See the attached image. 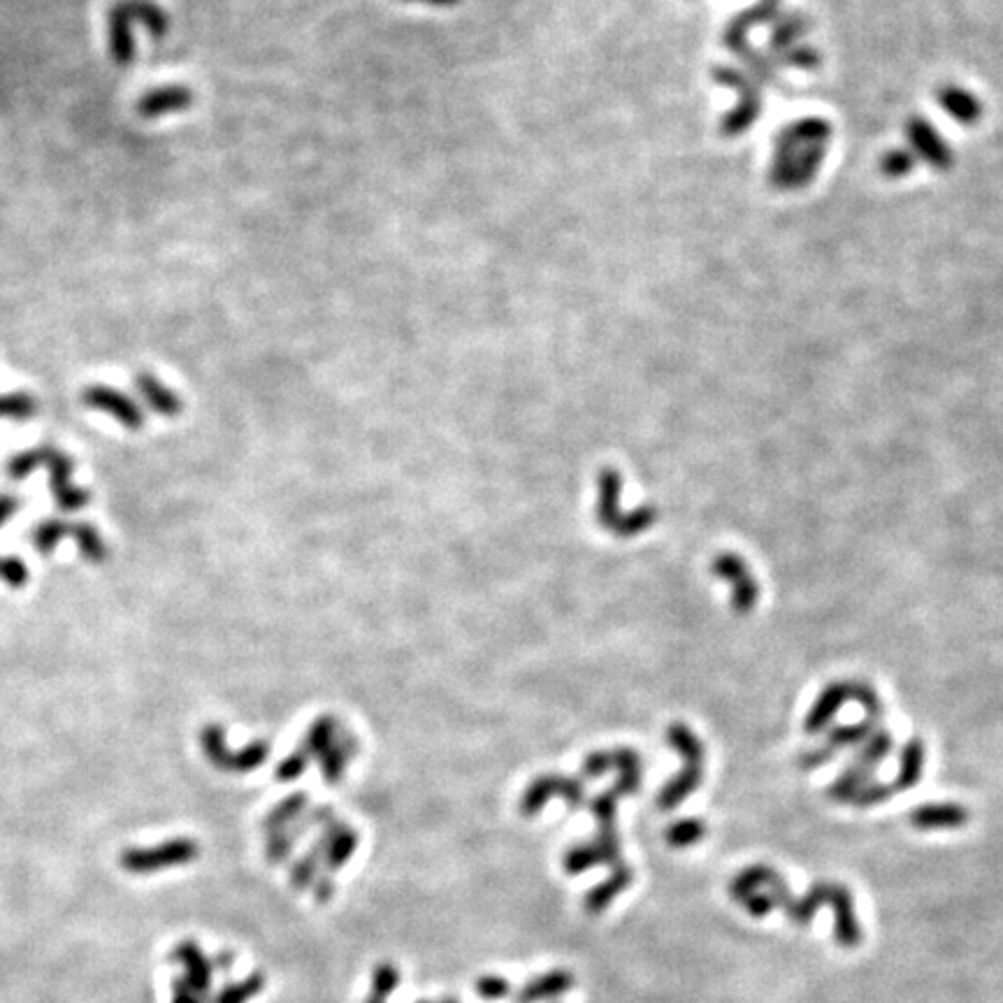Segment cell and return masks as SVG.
Listing matches in <instances>:
<instances>
[{
  "mask_svg": "<svg viewBox=\"0 0 1003 1003\" xmlns=\"http://www.w3.org/2000/svg\"><path fill=\"white\" fill-rule=\"evenodd\" d=\"M746 883H748V887H753V890H757V887H762V885H769L771 887L769 894H771V899H774V904L785 908L788 918L799 927H806L808 922L813 920L815 911H818L822 904H827L829 901V904H832V908H834L836 941H839L843 948H848V950L855 948V945H860L862 929H860V922H857V915H855L853 897H850V892L846 890V887L832 885V883H820V885H813L802 899H792L790 890L785 887L783 880L778 878V873H774L771 869H762V867L748 869Z\"/></svg>",
  "mask_w": 1003,
  "mask_h": 1003,
  "instance_id": "6da1fadb",
  "label": "cell"
},
{
  "mask_svg": "<svg viewBox=\"0 0 1003 1003\" xmlns=\"http://www.w3.org/2000/svg\"><path fill=\"white\" fill-rule=\"evenodd\" d=\"M38 467H47L52 472V493L63 511H79L89 504V493L70 483L72 467H75L72 460L66 453L52 449V446H38V449L19 453L17 458L10 460L7 472L12 479H24Z\"/></svg>",
  "mask_w": 1003,
  "mask_h": 1003,
  "instance_id": "7a4b0ae2",
  "label": "cell"
},
{
  "mask_svg": "<svg viewBox=\"0 0 1003 1003\" xmlns=\"http://www.w3.org/2000/svg\"><path fill=\"white\" fill-rule=\"evenodd\" d=\"M200 855L198 843L193 839H172L154 848H133L121 853L119 864L128 873L144 876V873H154L170 867H182V864L196 862Z\"/></svg>",
  "mask_w": 1003,
  "mask_h": 1003,
  "instance_id": "3957f363",
  "label": "cell"
},
{
  "mask_svg": "<svg viewBox=\"0 0 1003 1003\" xmlns=\"http://www.w3.org/2000/svg\"><path fill=\"white\" fill-rule=\"evenodd\" d=\"M82 402L86 407L105 411L112 418L124 425L128 430H140L144 425V414L137 404L128 398L126 393L117 391V388L96 384V386H86L82 391Z\"/></svg>",
  "mask_w": 1003,
  "mask_h": 1003,
  "instance_id": "277c9868",
  "label": "cell"
},
{
  "mask_svg": "<svg viewBox=\"0 0 1003 1003\" xmlns=\"http://www.w3.org/2000/svg\"><path fill=\"white\" fill-rule=\"evenodd\" d=\"M193 103H196V96H193L189 86L165 84L144 93V96L137 100L135 107L142 119H161L168 117V114L189 110Z\"/></svg>",
  "mask_w": 1003,
  "mask_h": 1003,
  "instance_id": "5b68a950",
  "label": "cell"
},
{
  "mask_svg": "<svg viewBox=\"0 0 1003 1003\" xmlns=\"http://www.w3.org/2000/svg\"><path fill=\"white\" fill-rule=\"evenodd\" d=\"M172 959L184 966V980L191 985V990L196 992L202 1001H207L209 992H212V978H214L212 959H209L205 952L200 950V945L193 941L179 943L175 952H172Z\"/></svg>",
  "mask_w": 1003,
  "mask_h": 1003,
  "instance_id": "8992f818",
  "label": "cell"
},
{
  "mask_svg": "<svg viewBox=\"0 0 1003 1003\" xmlns=\"http://www.w3.org/2000/svg\"><path fill=\"white\" fill-rule=\"evenodd\" d=\"M133 19L128 17L124 5L117 3L107 12V47H110L112 61L119 68H131L135 63V35Z\"/></svg>",
  "mask_w": 1003,
  "mask_h": 1003,
  "instance_id": "52a82bcc",
  "label": "cell"
},
{
  "mask_svg": "<svg viewBox=\"0 0 1003 1003\" xmlns=\"http://www.w3.org/2000/svg\"><path fill=\"white\" fill-rule=\"evenodd\" d=\"M574 987V976L565 969H555L548 971L544 976H539L535 980H530L528 985L523 987L521 994H518V1003H539V1001H551L558 999L562 994H567Z\"/></svg>",
  "mask_w": 1003,
  "mask_h": 1003,
  "instance_id": "ba28073f",
  "label": "cell"
},
{
  "mask_svg": "<svg viewBox=\"0 0 1003 1003\" xmlns=\"http://www.w3.org/2000/svg\"><path fill=\"white\" fill-rule=\"evenodd\" d=\"M135 386L144 398V402H147L149 407L156 411V414L170 416V418L182 414V400H179V395L175 391H170V388L165 384H161V381H158L154 374L140 372L135 377Z\"/></svg>",
  "mask_w": 1003,
  "mask_h": 1003,
  "instance_id": "9c48e42d",
  "label": "cell"
},
{
  "mask_svg": "<svg viewBox=\"0 0 1003 1003\" xmlns=\"http://www.w3.org/2000/svg\"><path fill=\"white\" fill-rule=\"evenodd\" d=\"M326 836V855H323V864H326V871L333 876L337 869H342L346 862L351 860V855L356 853L358 848V834L353 829L344 825H330Z\"/></svg>",
  "mask_w": 1003,
  "mask_h": 1003,
  "instance_id": "30bf717a",
  "label": "cell"
},
{
  "mask_svg": "<svg viewBox=\"0 0 1003 1003\" xmlns=\"http://www.w3.org/2000/svg\"><path fill=\"white\" fill-rule=\"evenodd\" d=\"M632 880H634L632 869L620 867L618 864L616 871H613L611 876L604 880V883L593 887V890L586 894V901H583V904H586V911L590 915H602L606 908L613 904V899H616L618 894L632 883Z\"/></svg>",
  "mask_w": 1003,
  "mask_h": 1003,
  "instance_id": "8fae6325",
  "label": "cell"
},
{
  "mask_svg": "<svg viewBox=\"0 0 1003 1003\" xmlns=\"http://www.w3.org/2000/svg\"><path fill=\"white\" fill-rule=\"evenodd\" d=\"M119 3L124 5V10L128 17L133 19V24H142L154 40H161L170 33V17L163 12V7H158L154 3V0H119Z\"/></svg>",
  "mask_w": 1003,
  "mask_h": 1003,
  "instance_id": "7c38bea8",
  "label": "cell"
},
{
  "mask_svg": "<svg viewBox=\"0 0 1003 1003\" xmlns=\"http://www.w3.org/2000/svg\"><path fill=\"white\" fill-rule=\"evenodd\" d=\"M17 507H19L17 497L0 495V525H3L7 518L14 514V511H17ZM0 579H3L5 583H10L12 588L26 586L28 567L19 558H0Z\"/></svg>",
  "mask_w": 1003,
  "mask_h": 1003,
  "instance_id": "4fadbf2b",
  "label": "cell"
},
{
  "mask_svg": "<svg viewBox=\"0 0 1003 1003\" xmlns=\"http://www.w3.org/2000/svg\"><path fill=\"white\" fill-rule=\"evenodd\" d=\"M70 535L79 546V553H82L89 562H93V565H103L107 560V546L93 525L89 523L70 525Z\"/></svg>",
  "mask_w": 1003,
  "mask_h": 1003,
  "instance_id": "5bb4252c",
  "label": "cell"
},
{
  "mask_svg": "<svg viewBox=\"0 0 1003 1003\" xmlns=\"http://www.w3.org/2000/svg\"><path fill=\"white\" fill-rule=\"evenodd\" d=\"M323 855H326V836L316 843V846L309 850V853L302 857V860H298V864H295L293 871H291V885L295 887V890H305V887H309L316 880V876H319V867H321V862H323Z\"/></svg>",
  "mask_w": 1003,
  "mask_h": 1003,
  "instance_id": "9a60e30c",
  "label": "cell"
},
{
  "mask_svg": "<svg viewBox=\"0 0 1003 1003\" xmlns=\"http://www.w3.org/2000/svg\"><path fill=\"white\" fill-rule=\"evenodd\" d=\"M263 990H265L263 973H251V976L240 980V983H230L228 987H223V990L212 999V1003H249Z\"/></svg>",
  "mask_w": 1003,
  "mask_h": 1003,
  "instance_id": "2e32d148",
  "label": "cell"
},
{
  "mask_svg": "<svg viewBox=\"0 0 1003 1003\" xmlns=\"http://www.w3.org/2000/svg\"><path fill=\"white\" fill-rule=\"evenodd\" d=\"M68 535H70V525L66 521L47 518V521H42L38 528L31 532V541L42 555H49Z\"/></svg>",
  "mask_w": 1003,
  "mask_h": 1003,
  "instance_id": "e0dca14e",
  "label": "cell"
},
{
  "mask_svg": "<svg viewBox=\"0 0 1003 1003\" xmlns=\"http://www.w3.org/2000/svg\"><path fill=\"white\" fill-rule=\"evenodd\" d=\"M307 806V795L305 792H300V795H293V797H288L286 802H281L274 811L265 818L263 822V829L268 834L272 832H279V829H286L291 822H295V818L302 813V808Z\"/></svg>",
  "mask_w": 1003,
  "mask_h": 1003,
  "instance_id": "ac0fdd59",
  "label": "cell"
},
{
  "mask_svg": "<svg viewBox=\"0 0 1003 1003\" xmlns=\"http://www.w3.org/2000/svg\"><path fill=\"white\" fill-rule=\"evenodd\" d=\"M38 411V402L33 395L24 391H14L0 395V418H14V421H26Z\"/></svg>",
  "mask_w": 1003,
  "mask_h": 1003,
  "instance_id": "d6986e66",
  "label": "cell"
},
{
  "mask_svg": "<svg viewBox=\"0 0 1003 1003\" xmlns=\"http://www.w3.org/2000/svg\"><path fill=\"white\" fill-rule=\"evenodd\" d=\"M913 822L918 827H955L964 822V813L955 806H941V808H922V811L915 813Z\"/></svg>",
  "mask_w": 1003,
  "mask_h": 1003,
  "instance_id": "ffe728a7",
  "label": "cell"
},
{
  "mask_svg": "<svg viewBox=\"0 0 1003 1003\" xmlns=\"http://www.w3.org/2000/svg\"><path fill=\"white\" fill-rule=\"evenodd\" d=\"M553 792H558V783H555L553 778H541V781L532 783L521 802V811L525 818H532V815L539 813L548 799H551Z\"/></svg>",
  "mask_w": 1003,
  "mask_h": 1003,
  "instance_id": "44dd1931",
  "label": "cell"
},
{
  "mask_svg": "<svg viewBox=\"0 0 1003 1003\" xmlns=\"http://www.w3.org/2000/svg\"><path fill=\"white\" fill-rule=\"evenodd\" d=\"M400 985V971L395 964L381 962L372 973V997L377 999H388L391 994L398 990Z\"/></svg>",
  "mask_w": 1003,
  "mask_h": 1003,
  "instance_id": "7402d4cb",
  "label": "cell"
},
{
  "mask_svg": "<svg viewBox=\"0 0 1003 1003\" xmlns=\"http://www.w3.org/2000/svg\"><path fill=\"white\" fill-rule=\"evenodd\" d=\"M562 864H565V871L569 873V876H576V873H583V871L597 867V864H602V857H600V850H597L595 846H579V848L569 850V853L565 855V862Z\"/></svg>",
  "mask_w": 1003,
  "mask_h": 1003,
  "instance_id": "603a6c76",
  "label": "cell"
},
{
  "mask_svg": "<svg viewBox=\"0 0 1003 1003\" xmlns=\"http://www.w3.org/2000/svg\"><path fill=\"white\" fill-rule=\"evenodd\" d=\"M474 992L486 1001H497L511 994V983L502 976H481L474 983Z\"/></svg>",
  "mask_w": 1003,
  "mask_h": 1003,
  "instance_id": "cb8c5ba5",
  "label": "cell"
},
{
  "mask_svg": "<svg viewBox=\"0 0 1003 1003\" xmlns=\"http://www.w3.org/2000/svg\"><path fill=\"white\" fill-rule=\"evenodd\" d=\"M295 846V841L288 836L286 829H279V832H272L270 834V841H268V862L270 864H284L288 860V855H291V850Z\"/></svg>",
  "mask_w": 1003,
  "mask_h": 1003,
  "instance_id": "d4e9b609",
  "label": "cell"
},
{
  "mask_svg": "<svg viewBox=\"0 0 1003 1003\" xmlns=\"http://www.w3.org/2000/svg\"><path fill=\"white\" fill-rule=\"evenodd\" d=\"M702 832H704V827L699 825V822H695V820L678 822V825L669 832V841L674 843V846L683 848V846H690V843H695V841L702 839Z\"/></svg>",
  "mask_w": 1003,
  "mask_h": 1003,
  "instance_id": "484cf974",
  "label": "cell"
},
{
  "mask_svg": "<svg viewBox=\"0 0 1003 1003\" xmlns=\"http://www.w3.org/2000/svg\"><path fill=\"white\" fill-rule=\"evenodd\" d=\"M330 734H333V725H330L328 718L314 723L312 732H309V739H307L309 748H312L314 753H323V750H326L328 743H330Z\"/></svg>",
  "mask_w": 1003,
  "mask_h": 1003,
  "instance_id": "4316f807",
  "label": "cell"
},
{
  "mask_svg": "<svg viewBox=\"0 0 1003 1003\" xmlns=\"http://www.w3.org/2000/svg\"><path fill=\"white\" fill-rule=\"evenodd\" d=\"M305 769H307V755L295 753L277 769V776L281 778V781H293V778L300 776Z\"/></svg>",
  "mask_w": 1003,
  "mask_h": 1003,
  "instance_id": "83f0119b",
  "label": "cell"
},
{
  "mask_svg": "<svg viewBox=\"0 0 1003 1003\" xmlns=\"http://www.w3.org/2000/svg\"><path fill=\"white\" fill-rule=\"evenodd\" d=\"M312 885H314V899L319 901V904H328V901L335 897V880L330 873H319Z\"/></svg>",
  "mask_w": 1003,
  "mask_h": 1003,
  "instance_id": "f1b7e54d",
  "label": "cell"
},
{
  "mask_svg": "<svg viewBox=\"0 0 1003 1003\" xmlns=\"http://www.w3.org/2000/svg\"><path fill=\"white\" fill-rule=\"evenodd\" d=\"M172 1003H205L184 978L172 980Z\"/></svg>",
  "mask_w": 1003,
  "mask_h": 1003,
  "instance_id": "f546056e",
  "label": "cell"
},
{
  "mask_svg": "<svg viewBox=\"0 0 1003 1003\" xmlns=\"http://www.w3.org/2000/svg\"><path fill=\"white\" fill-rule=\"evenodd\" d=\"M233 962H235V955H233V952H230V950H223V952H219V955H216V957L212 959V966H214V971H223V973H228L230 969H233Z\"/></svg>",
  "mask_w": 1003,
  "mask_h": 1003,
  "instance_id": "4dcf8cb0",
  "label": "cell"
},
{
  "mask_svg": "<svg viewBox=\"0 0 1003 1003\" xmlns=\"http://www.w3.org/2000/svg\"><path fill=\"white\" fill-rule=\"evenodd\" d=\"M404 3H423V5H435V7H451V5H458L460 0H404Z\"/></svg>",
  "mask_w": 1003,
  "mask_h": 1003,
  "instance_id": "1f68e13d",
  "label": "cell"
},
{
  "mask_svg": "<svg viewBox=\"0 0 1003 1003\" xmlns=\"http://www.w3.org/2000/svg\"><path fill=\"white\" fill-rule=\"evenodd\" d=\"M437 1003H460L456 997H449V999H442V1001H437Z\"/></svg>",
  "mask_w": 1003,
  "mask_h": 1003,
  "instance_id": "d6a6232c",
  "label": "cell"
},
{
  "mask_svg": "<svg viewBox=\"0 0 1003 1003\" xmlns=\"http://www.w3.org/2000/svg\"><path fill=\"white\" fill-rule=\"evenodd\" d=\"M365 1003H384V999H377V997H370Z\"/></svg>",
  "mask_w": 1003,
  "mask_h": 1003,
  "instance_id": "836d02e7",
  "label": "cell"
},
{
  "mask_svg": "<svg viewBox=\"0 0 1003 1003\" xmlns=\"http://www.w3.org/2000/svg\"><path fill=\"white\" fill-rule=\"evenodd\" d=\"M416 1003H437V1001H416Z\"/></svg>",
  "mask_w": 1003,
  "mask_h": 1003,
  "instance_id": "e575fe53",
  "label": "cell"
}]
</instances>
